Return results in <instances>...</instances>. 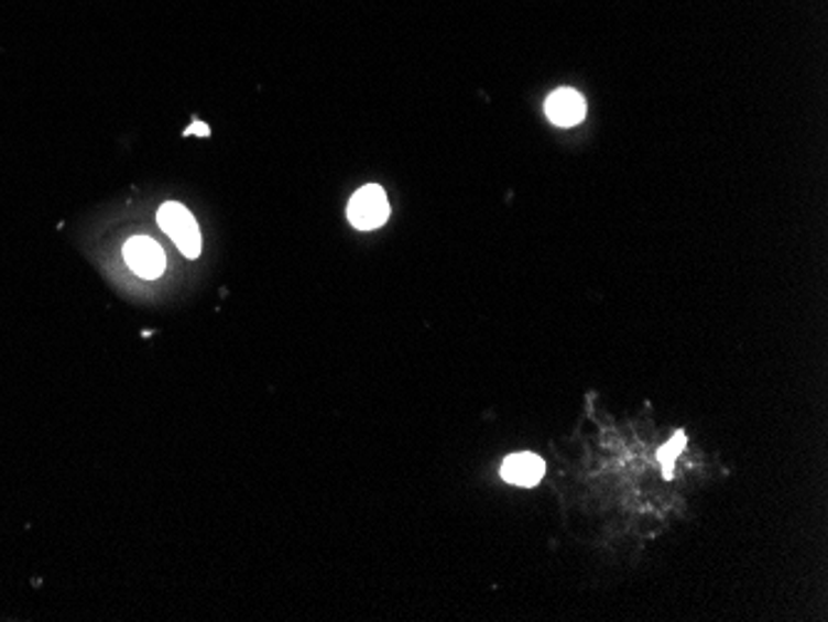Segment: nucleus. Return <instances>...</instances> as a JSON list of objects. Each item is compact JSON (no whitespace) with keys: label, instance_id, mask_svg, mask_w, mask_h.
Returning a JSON list of instances; mask_svg holds the SVG:
<instances>
[{"label":"nucleus","instance_id":"1","mask_svg":"<svg viewBox=\"0 0 828 622\" xmlns=\"http://www.w3.org/2000/svg\"><path fill=\"white\" fill-rule=\"evenodd\" d=\"M156 219H160V229L170 236L176 243V249H179L186 259H196V255L201 253L199 226H196L194 216L186 211L182 204L166 201Z\"/></svg>","mask_w":828,"mask_h":622},{"label":"nucleus","instance_id":"2","mask_svg":"<svg viewBox=\"0 0 828 622\" xmlns=\"http://www.w3.org/2000/svg\"><path fill=\"white\" fill-rule=\"evenodd\" d=\"M390 216V201L380 186H362V189L352 196L348 206V219L360 231H372L388 221Z\"/></svg>","mask_w":828,"mask_h":622},{"label":"nucleus","instance_id":"3","mask_svg":"<svg viewBox=\"0 0 828 622\" xmlns=\"http://www.w3.org/2000/svg\"><path fill=\"white\" fill-rule=\"evenodd\" d=\"M124 261L137 275H142L146 281L160 279L166 269V255L162 245L146 239V236H134V239L124 243Z\"/></svg>","mask_w":828,"mask_h":622},{"label":"nucleus","instance_id":"4","mask_svg":"<svg viewBox=\"0 0 828 622\" xmlns=\"http://www.w3.org/2000/svg\"><path fill=\"white\" fill-rule=\"evenodd\" d=\"M546 117L558 127H576L586 117V100L576 90H556L546 100Z\"/></svg>","mask_w":828,"mask_h":622},{"label":"nucleus","instance_id":"5","mask_svg":"<svg viewBox=\"0 0 828 622\" xmlns=\"http://www.w3.org/2000/svg\"><path fill=\"white\" fill-rule=\"evenodd\" d=\"M546 463L541 457L531 451L524 454H514L504 461L501 467V477H504L509 483H516V487H536V483L544 479Z\"/></svg>","mask_w":828,"mask_h":622},{"label":"nucleus","instance_id":"6","mask_svg":"<svg viewBox=\"0 0 828 622\" xmlns=\"http://www.w3.org/2000/svg\"><path fill=\"white\" fill-rule=\"evenodd\" d=\"M683 447H685V434L677 432L675 437H673V441H669L665 449H660L657 457H660V461H663V467H665V477H669V473H673V461H675L677 454L683 451Z\"/></svg>","mask_w":828,"mask_h":622},{"label":"nucleus","instance_id":"7","mask_svg":"<svg viewBox=\"0 0 828 622\" xmlns=\"http://www.w3.org/2000/svg\"><path fill=\"white\" fill-rule=\"evenodd\" d=\"M186 134H209V127H206L204 122H194L192 127H189V130H186Z\"/></svg>","mask_w":828,"mask_h":622}]
</instances>
